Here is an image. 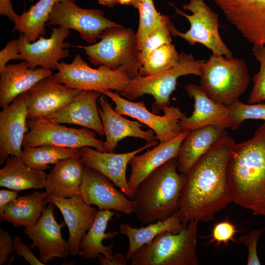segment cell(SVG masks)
<instances>
[{
    "instance_id": "obj_4",
    "label": "cell",
    "mask_w": 265,
    "mask_h": 265,
    "mask_svg": "<svg viewBox=\"0 0 265 265\" xmlns=\"http://www.w3.org/2000/svg\"><path fill=\"white\" fill-rule=\"evenodd\" d=\"M193 220L176 234L163 232L133 254L132 265H198V225Z\"/></svg>"
},
{
    "instance_id": "obj_5",
    "label": "cell",
    "mask_w": 265,
    "mask_h": 265,
    "mask_svg": "<svg viewBox=\"0 0 265 265\" xmlns=\"http://www.w3.org/2000/svg\"><path fill=\"white\" fill-rule=\"evenodd\" d=\"M99 39L94 44L79 46L92 64L106 65L113 70L123 67L131 80L140 76L139 49L132 29L119 25L105 29Z\"/></svg>"
},
{
    "instance_id": "obj_45",
    "label": "cell",
    "mask_w": 265,
    "mask_h": 265,
    "mask_svg": "<svg viewBox=\"0 0 265 265\" xmlns=\"http://www.w3.org/2000/svg\"><path fill=\"white\" fill-rule=\"evenodd\" d=\"M17 191L2 189L0 190V214H2L5 207L9 202L16 199L19 196Z\"/></svg>"
},
{
    "instance_id": "obj_47",
    "label": "cell",
    "mask_w": 265,
    "mask_h": 265,
    "mask_svg": "<svg viewBox=\"0 0 265 265\" xmlns=\"http://www.w3.org/2000/svg\"><path fill=\"white\" fill-rule=\"evenodd\" d=\"M135 0H117L118 3L127 5H133Z\"/></svg>"
},
{
    "instance_id": "obj_38",
    "label": "cell",
    "mask_w": 265,
    "mask_h": 265,
    "mask_svg": "<svg viewBox=\"0 0 265 265\" xmlns=\"http://www.w3.org/2000/svg\"><path fill=\"white\" fill-rule=\"evenodd\" d=\"M252 53L260 64L259 72L253 78L254 85L249 94L248 103H260L265 101V45L253 44Z\"/></svg>"
},
{
    "instance_id": "obj_40",
    "label": "cell",
    "mask_w": 265,
    "mask_h": 265,
    "mask_svg": "<svg viewBox=\"0 0 265 265\" xmlns=\"http://www.w3.org/2000/svg\"><path fill=\"white\" fill-rule=\"evenodd\" d=\"M238 232L236 226L228 220L219 222L214 225L212 231V241L218 244L221 243L227 244L233 240L234 237Z\"/></svg>"
},
{
    "instance_id": "obj_20",
    "label": "cell",
    "mask_w": 265,
    "mask_h": 265,
    "mask_svg": "<svg viewBox=\"0 0 265 265\" xmlns=\"http://www.w3.org/2000/svg\"><path fill=\"white\" fill-rule=\"evenodd\" d=\"M49 203L60 211L69 230L68 243L70 254L79 255L80 242L92 225L97 210L86 204L76 194L70 198H61L48 194Z\"/></svg>"
},
{
    "instance_id": "obj_25",
    "label": "cell",
    "mask_w": 265,
    "mask_h": 265,
    "mask_svg": "<svg viewBox=\"0 0 265 265\" xmlns=\"http://www.w3.org/2000/svg\"><path fill=\"white\" fill-rule=\"evenodd\" d=\"M53 75L51 70L43 68L32 69L23 61L8 64L0 72V106L10 105L18 96L27 91L43 79Z\"/></svg>"
},
{
    "instance_id": "obj_30",
    "label": "cell",
    "mask_w": 265,
    "mask_h": 265,
    "mask_svg": "<svg viewBox=\"0 0 265 265\" xmlns=\"http://www.w3.org/2000/svg\"><path fill=\"white\" fill-rule=\"evenodd\" d=\"M48 174L28 166L21 158L9 157L0 169V186L17 191L42 189Z\"/></svg>"
},
{
    "instance_id": "obj_13",
    "label": "cell",
    "mask_w": 265,
    "mask_h": 265,
    "mask_svg": "<svg viewBox=\"0 0 265 265\" xmlns=\"http://www.w3.org/2000/svg\"><path fill=\"white\" fill-rule=\"evenodd\" d=\"M213 0L244 38L265 45V0Z\"/></svg>"
},
{
    "instance_id": "obj_19",
    "label": "cell",
    "mask_w": 265,
    "mask_h": 265,
    "mask_svg": "<svg viewBox=\"0 0 265 265\" xmlns=\"http://www.w3.org/2000/svg\"><path fill=\"white\" fill-rule=\"evenodd\" d=\"M54 206L50 202L37 223L24 230L32 241L31 247L39 249V260L44 263L54 258H66L70 254L68 242L61 232L64 224H59L54 217Z\"/></svg>"
},
{
    "instance_id": "obj_10",
    "label": "cell",
    "mask_w": 265,
    "mask_h": 265,
    "mask_svg": "<svg viewBox=\"0 0 265 265\" xmlns=\"http://www.w3.org/2000/svg\"><path fill=\"white\" fill-rule=\"evenodd\" d=\"M28 131L23 147L54 145L80 148L89 146L105 152V141L96 137V132L86 128L67 127L45 118L27 120Z\"/></svg>"
},
{
    "instance_id": "obj_2",
    "label": "cell",
    "mask_w": 265,
    "mask_h": 265,
    "mask_svg": "<svg viewBox=\"0 0 265 265\" xmlns=\"http://www.w3.org/2000/svg\"><path fill=\"white\" fill-rule=\"evenodd\" d=\"M227 176L232 202L265 216V122L251 138L234 144Z\"/></svg>"
},
{
    "instance_id": "obj_16",
    "label": "cell",
    "mask_w": 265,
    "mask_h": 265,
    "mask_svg": "<svg viewBox=\"0 0 265 265\" xmlns=\"http://www.w3.org/2000/svg\"><path fill=\"white\" fill-rule=\"evenodd\" d=\"M115 184L101 172L86 166L78 194L89 205L99 210H115L127 215L134 212V202L115 187Z\"/></svg>"
},
{
    "instance_id": "obj_11",
    "label": "cell",
    "mask_w": 265,
    "mask_h": 265,
    "mask_svg": "<svg viewBox=\"0 0 265 265\" xmlns=\"http://www.w3.org/2000/svg\"><path fill=\"white\" fill-rule=\"evenodd\" d=\"M119 25L105 17L102 10L81 8L75 0L56 2L47 24L77 30L81 38L89 44L96 43L105 29Z\"/></svg>"
},
{
    "instance_id": "obj_37",
    "label": "cell",
    "mask_w": 265,
    "mask_h": 265,
    "mask_svg": "<svg viewBox=\"0 0 265 265\" xmlns=\"http://www.w3.org/2000/svg\"><path fill=\"white\" fill-rule=\"evenodd\" d=\"M172 25L167 16L163 22L146 37L139 51L141 64L153 51L164 45L172 43L171 28Z\"/></svg>"
},
{
    "instance_id": "obj_28",
    "label": "cell",
    "mask_w": 265,
    "mask_h": 265,
    "mask_svg": "<svg viewBox=\"0 0 265 265\" xmlns=\"http://www.w3.org/2000/svg\"><path fill=\"white\" fill-rule=\"evenodd\" d=\"M84 166L80 158H70L55 163L45 181V192L50 195L70 198L78 194Z\"/></svg>"
},
{
    "instance_id": "obj_18",
    "label": "cell",
    "mask_w": 265,
    "mask_h": 265,
    "mask_svg": "<svg viewBox=\"0 0 265 265\" xmlns=\"http://www.w3.org/2000/svg\"><path fill=\"white\" fill-rule=\"evenodd\" d=\"M27 116L25 93L0 112V164L9 157L21 158L24 139L29 130Z\"/></svg>"
},
{
    "instance_id": "obj_15",
    "label": "cell",
    "mask_w": 265,
    "mask_h": 265,
    "mask_svg": "<svg viewBox=\"0 0 265 265\" xmlns=\"http://www.w3.org/2000/svg\"><path fill=\"white\" fill-rule=\"evenodd\" d=\"M69 34L70 29L62 26L53 28L49 38L41 36L38 40L32 42L21 34L18 39V60L27 62L32 69L40 66L46 69L56 70L59 61L69 54V51L67 49L69 44L64 42Z\"/></svg>"
},
{
    "instance_id": "obj_14",
    "label": "cell",
    "mask_w": 265,
    "mask_h": 265,
    "mask_svg": "<svg viewBox=\"0 0 265 265\" xmlns=\"http://www.w3.org/2000/svg\"><path fill=\"white\" fill-rule=\"evenodd\" d=\"M84 91L61 83L53 74L45 78L25 92L27 119L46 118L76 100Z\"/></svg>"
},
{
    "instance_id": "obj_33",
    "label": "cell",
    "mask_w": 265,
    "mask_h": 265,
    "mask_svg": "<svg viewBox=\"0 0 265 265\" xmlns=\"http://www.w3.org/2000/svg\"><path fill=\"white\" fill-rule=\"evenodd\" d=\"M70 158H80V149L49 145L23 147L21 155L28 166L41 171L50 168V164Z\"/></svg>"
},
{
    "instance_id": "obj_17",
    "label": "cell",
    "mask_w": 265,
    "mask_h": 265,
    "mask_svg": "<svg viewBox=\"0 0 265 265\" xmlns=\"http://www.w3.org/2000/svg\"><path fill=\"white\" fill-rule=\"evenodd\" d=\"M158 142V140L148 142L137 149L121 154L102 152L91 147L84 146L80 148V158L85 166L105 175L130 199L133 200L134 195L129 186L126 177L127 165L132 157L156 146Z\"/></svg>"
},
{
    "instance_id": "obj_31",
    "label": "cell",
    "mask_w": 265,
    "mask_h": 265,
    "mask_svg": "<svg viewBox=\"0 0 265 265\" xmlns=\"http://www.w3.org/2000/svg\"><path fill=\"white\" fill-rule=\"evenodd\" d=\"M178 212L164 220H158L146 227L140 228L132 227L124 223L120 225V233L129 239V247L126 254V259H132L134 253L144 244L150 243L160 233L168 231L179 233L183 227Z\"/></svg>"
},
{
    "instance_id": "obj_1",
    "label": "cell",
    "mask_w": 265,
    "mask_h": 265,
    "mask_svg": "<svg viewBox=\"0 0 265 265\" xmlns=\"http://www.w3.org/2000/svg\"><path fill=\"white\" fill-rule=\"evenodd\" d=\"M235 143L227 135L201 158L186 174L178 213L184 226L207 222L231 202L227 166Z\"/></svg>"
},
{
    "instance_id": "obj_6",
    "label": "cell",
    "mask_w": 265,
    "mask_h": 265,
    "mask_svg": "<svg viewBox=\"0 0 265 265\" xmlns=\"http://www.w3.org/2000/svg\"><path fill=\"white\" fill-rule=\"evenodd\" d=\"M200 86L216 103L228 106L246 90L250 76L244 61L238 58L211 55L201 68Z\"/></svg>"
},
{
    "instance_id": "obj_8",
    "label": "cell",
    "mask_w": 265,
    "mask_h": 265,
    "mask_svg": "<svg viewBox=\"0 0 265 265\" xmlns=\"http://www.w3.org/2000/svg\"><path fill=\"white\" fill-rule=\"evenodd\" d=\"M57 72L53 74L55 79L65 85L86 91L102 89L122 92L131 79L123 67L113 70L106 65L93 68L77 54L70 63L60 62Z\"/></svg>"
},
{
    "instance_id": "obj_26",
    "label": "cell",
    "mask_w": 265,
    "mask_h": 265,
    "mask_svg": "<svg viewBox=\"0 0 265 265\" xmlns=\"http://www.w3.org/2000/svg\"><path fill=\"white\" fill-rule=\"evenodd\" d=\"M102 95L97 91L84 90L76 100L45 118L60 124L80 126L104 135V128L97 104Z\"/></svg>"
},
{
    "instance_id": "obj_36",
    "label": "cell",
    "mask_w": 265,
    "mask_h": 265,
    "mask_svg": "<svg viewBox=\"0 0 265 265\" xmlns=\"http://www.w3.org/2000/svg\"><path fill=\"white\" fill-rule=\"evenodd\" d=\"M230 128L237 130L246 120H262L265 122V104H246L239 100L228 106Z\"/></svg>"
},
{
    "instance_id": "obj_3",
    "label": "cell",
    "mask_w": 265,
    "mask_h": 265,
    "mask_svg": "<svg viewBox=\"0 0 265 265\" xmlns=\"http://www.w3.org/2000/svg\"><path fill=\"white\" fill-rule=\"evenodd\" d=\"M186 175L178 171L172 159L148 175L138 186L133 199L134 212L143 223L164 220L178 212Z\"/></svg>"
},
{
    "instance_id": "obj_35",
    "label": "cell",
    "mask_w": 265,
    "mask_h": 265,
    "mask_svg": "<svg viewBox=\"0 0 265 265\" xmlns=\"http://www.w3.org/2000/svg\"><path fill=\"white\" fill-rule=\"evenodd\" d=\"M132 6L137 9L139 12V24L136 35L140 51L146 37L158 27L167 16L161 15L157 11L153 0H135Z\"/></svg>"
},
{
    "instance_id": "obj_7",
    "label": "cell",
    "mask_w": 265,
    "mask_h": 265,
    "mask_svg": "<svg viewBox=\"0 0 265 265\" xmlns=\"http://www.w3.org/2000/svg\"><path fill=\"white\" fill-rule=\"evenodd\" d=\"M205 60L195 59L192 53H180L178 62L173 68L156 75L138 77L131 80L126 88L120 94L130 101L142 96L152 95L154 102L152 111L158 113L170 105V97L175 89L178 79L186 75H200Z\"/></svg>"
},
{
    "instance_id": "obj_39",
    "label": "cell",
    "mask_w": 265,
    "mask_h": 265,
    "mask_svg": "<svg viewBox=\"0 0 265 265\" xmlns=\"http://www.w3.org/2000/svg\"><path fill=\"white\" fill-rule=\"evenodd\" d=\"M265 230V228L253 230L249 234L242 235L238 238L239 242L243 244L248 250L246 262L247 265H261L257 247L259 239Z\"/></svg>"
},
{
    "instance_id": "obj_12",
    "label": "cell",
    "mask_w": 265,
    "mask_h": 265,
    "mask_svg": "<svg viewBox=\"0 0 265 265\" xmlns=\"http://www.w3.org/2000/svg\"><path fill=\"white\" fill-rule=\"evenodd\" d=\"M99 92L110 98L115 103L114 110L122 115H126L138 120L152 130L159 143L169 141L182 132L180 121L186 114L179 107L168 106L162 110L164 115H157L149 111L144 102H134L122 97L118 92L102 89Z\"/></svg>"
},
{
    "instance_id": "obj_41",
    "label": "cell",
    "mask_w": 265,
    "mask_h": 265,
    "mask_svg": "<svg viewBox=\"0 0 265 265\" xmlns=\"http://www.w3.org/2000/svg\"><path fill=\"white\" fill-rule=\"evenodd\" d=\"M19 40L9 41L0 52V72L4 69L10 60L19 59Z\"/></svg>"
},
{
    "instance_id": "obj_34",
    "label": "cell",
    "mask_w": 265,
    "mask_h": 265,
    "mask_svg": "<svg viewBox=\"0 0 265 265\" xmlns=\"http://www.w3.org/2000/svg\"><path fill=\"white\" fill-rule=\"evenodd\" d=\"M180 53L172 43L164 45L153 51L142 63L140 76H148L166 71L178 62Z\"/></svg>"
},
{
    "instance_id": "obj_29",
    "label": "cell",
    "mask_w": 265,
    "mask_h": 265,
    "mask_svg": "<svg viewBox=\"0 0 265 265\" xmlns=\"http://www.w3.org/2000/svg\"><path fill=\"white\" fill-rule=\"evenodd\" d=\"M48 203L46 192L34 191L18 196L5 207L0 214V222L11 223L14 227L29 228L38 221Z\"/></svg>"
},
{
    "instance_id": "obj_27",
    "label": "cell",
    "mask_w": 265,
    "mask_h": 265,
    "mask_svg": "<svg viewBox=\"0 0 265 265\" xmlns=\"http://www.w3.org/2000/svg\"><path fill=\"white\" fill-rule=\"evenodd\" d=\"M227 135L225 129L214 125L190 131L180 147L178 172L186 175L201 158Z\"/></svg>"
},
{
    "instance_id": "obj_46",
    "label": "cell",
    "mask_w": 265,
    "mask_h": 265,
    "mask_svg": "<svg viewBox=\"0 0 265 265\" xmlns=\"http://www.w3.org/2000/svg\"><path fill=\"white\" fill-rule=\"evenodd\" d=\"M98 2L107 7H113L118 4L117 0H97Z\"/></svg>"
},
{
    "instance_id": "obj_32",
    "label": "cell",
    "mask_w": 265,
    "mask_h": 265,
    "mask_svg": "<svg viewBox=\"0 0 265 265\" xmlns=\"http://www.w3.org/2000/svg\"><path fill=\"white\" fill-rule=\"evenodd\" d=\"M58 0H39L27 11L18 15L14 31L25 35L30 42L44 35L54 4Z\"/></svg>"
},
{
    "instance_id": "obj_44",
    "label": "cell",
    "mask_w": 265,
    "mask_h": 265,
    "mask_svg": "<svg viewBox=\"0 0 265 265\" xmlns=\"http://www.w3.org/2000/svg\"><path fill=\"white\" fill-rule=\"evenodd\" d=\"M0 15L6 16L15 23L18 15L14 12L11 0H0Z\"/></svg>"
},
{
    "instance_id": "obj_9",
    "label": "cell",
    "mask_w": 265,
    "mask_h": 265,
    "mask_svg": "<svg viewBox=\"0 0 265 265\" xmlns=\"http://www.w3.org/2000/svg\"><path fill=\"white\" fill-rule=\"evenodd\" d=\"M176 13L185 17L190 23V28L183 33L178 30L173 24L171 28L172 36L183 39L191 46L200 43L212 52L214 55L233 57V53L222 40L219 32V17L204 0H190L183 5L184 9L191 12L188 15L170 3Z\"/></svg>"
},
{
    "instance_id": "obj_22",
    "label": "cell",
    "mask_w": 265,
    "mask_h": 265,
    "mask_svg": "<svg viewBox=\"0 0 265 265\" xmlns=\"http://www.w3.org/2000/svg\"><path fill=\"white\" fill-rule=\"evenodd\" d=\"M186 90L194 101L191 116L185 114L180 121L182 132L191 131L208 125L226 129L230 128V120L227 106L218 104L209 97L200 85L189 84Z\"/></svg>"
},
{
    "instance_id": "obj_42",
    "label": "cell",
    "mask_w": 265,
    "mask_h": 265,
    "mask_svg": "<svg viewBox=\"0 0 265 265\" xmlns=\"http://www.w3.org/2000/svg\"><path fill=\"white\" fill-rule=\"evenodd\" d=\"M13 239L14 251L16 252L18 256L23 257L31 265H44L45 264L34 255L29 247L23 242L22 239L20 237L15 236Z\"/></svg>"
},
{
    "instance_id": "obj_43",
    "label": "cell",
    "mask_w": 265,
    "mask_h": 265,
    "mask_svg": "<svg viewBox=\"0 0 265 265\" xmlns=\"http://www.w3.org/2000/svg\"><path fill=\"white\" fill-rule=\"evenodd\" d=\"M14 251L13 239L9 234L0 228V265L8 259V256Z\"/></svg>"
},
{
    "instance_id": "obj_23",
    "label": "cell",
    "mask_w": 265,
    "mask_h": 265,
    "mask_svg": "<svg viewBox=\"0 0 265 265\" xmlns=\"http://www.w3.org/2000/svg\"><path fill=\"white\" fill-rule=\"evenodd\" d=\"M98 103V111L106 137L105 152H113L118 142L127 137L141 138L147 142L157 140L152 130L144 131L141 129L143 126L141 124L128 120L115 111L105 95L101 96Z\"/></svg>"
},
{
    "instance_id": "obj_24",
    "label": "cell",
    "mask_w": 265,
    "mask_h": 265,
    "mask_svg": "<svg viewBox=\"0 0 265 265\" xmlns=\"http://www.w3.org/2000/svg\"><path fill=\"white\" fill-rule=\"evenodd\" d=\"M190 131H183L171 140L159 143L152 150L132 158L129 162L131 172L128 182L134 195L141 182L152 172L169 160L177 159L181 144Z\"/></svg>"
},
{
    "instance_id": "obj_21",
    "label": "cell",
    "mask_w": 265,
    "mask_h": 265,
    "mask_svg": "<svg viewBox=\"0 0 265 265\" xmlns=\"http://www.w3.org/2000/svg\"><path fill=\"white\" fill-rule=\"evenodd\" d=\"M115 215L118 214L110 210L98 211L92 225L80 242V256L91 259L98 257L102 265H127L124 255L113 254V243L105 246L102 243L103 240L112 239L120 233L119 231L105 232L108 221Z\"/></svg>"
}]
</instances>
